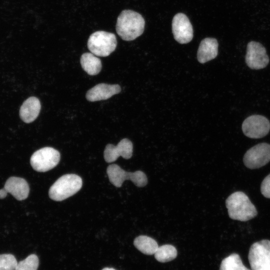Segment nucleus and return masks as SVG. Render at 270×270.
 I'll list each match as a JSON object with an SVG mask.
<instances>
[{
	"label": "nucleus",
	"mask_w": 270,
	"mask_h": 270,
	"mask_svg": "<svg viewBox=\"0 0 270 270\" xmlns=\"http://www.w3.org/2000/svg\"><path fill=\"white\" fill-rule=\"evenodd\" d=\"M41 108L40 100L36 97L31 96L22 104L20 110L21 120L26 123L34 121L38 116Z\"/></svg>",
	"instance_id": "dca6fc26"
},
{
	"label": "nucleus",
	"mask_w": 270,
	"mask_h": 270,
	"mask_svg": "<svg viewBox=\"0 0 270 270\" xmlns=\"http://www.w3.org/2000/svg\"><path fill=\"white\" fill-rule=\"evenodd\" d=\"M154 254L158 262H166L171 261L176 257L177 250L172 245L164 244L158 246Z\"/></svg>",
	"instance_id": "aec40b11"
},
{
	"label": "nucleus",
	"mask_w": 270,
	"mask_h": 270,
	"mask_svg": "<svg viewBox=\"0 0 270 270\" xmlns=\"http://www.w3.org/2000/svg\"><path fill=\"white\" fill-rule=\"evenodd\" d=\"M117 45L114 34L100 30L92 33L88 41V48L90 52L98 56H107L116 49Z\"/></svg>",
	"instance_id": "20e7f679"
},
{
	"label": "nucleus",
	"mask_w": 270,
	"mask_h": 270,
	"mask_svg": "<svg viewBox=\"0 0 270 270\" xmlns=\"http://www.w3.org/2000/svg\"><path fill=\"white\" fill-rule=\"evenodd\" d=\"M270 161V144L260 143L246 151L243 158L246 167L250 169L261 168Z\"/></svg>",
	"instance_id": "6e6552de"
},
{
	"label": "nucleus",
	"mask_w": 270,
	"mask_h": 270,
	"mask_svg": "<svg viewBox=\"0 0 270 270\" xmlns=\"http://www.w3.org/2000/svg\"><path fill=\"white\" fill-rule=\"evenodd\" d=\"M230 218L242 222L251 220L257 215L258 212L248 197L242 192L232 194L226 200Z\"/></svg>",
	"instance_id": "f03ea898"
},
{
	"label": "nucleus",
	"mask_w": 270,
	"mask_h": 270,
	"mask_svg": "<svg viewBox=\"0 0 270 270\" xmlns=\"http://www.w3.org/2000/svg\"><path fill=\"white\" fill-rule=\"evenodd\" d=\"M17 264V260L14 255L0 254V270H15Z\"/></svg>",
	"instance_id": "4be33fe9"
},
{
	"label": "nucleus",
	"mask_w": 270,
	"mask_h": 270,
	"mask_svg": "<svg viewBox=\"0 0 270 270\" xmlns=\"http://www.w3.org/2000/svg\"><path fill=\"white\" fill-rule=\"evenodd\" d=\"M133 146L128 138L122 140L116 146L108 144L104 150V158L107 162L116 161L120 156L125 159L130 158L132 155Z\"/></svg>",
	"instance_id": "f8f14e48"
},
{
	"label": "nucleus",
	"mask_w": 270,
	"mask_h": 270,
	"mask_svg": "<svg viewBox=\"0 0 270 270\" xmlns=\"http://www.w3.org/2000/svg\"><path fill=\"white\" fill-rule=\"evenodd\" d=\"M102 270H116L113 268H106L102 269Z\"/></svg>",
	"instance_id": "393cba45"
},
{
	"label": "nucleus",
	"mask_w": 270,
	"mask_h": 270,
	"mask_svg": "<svg viewBox=\"0 0 270 270\" xmlns=\"http://www.w3.org/2000/svg\"><path fill=\"white\" fill-rule=\"evenodd\" d=\"M242 130L246 136L260 138L266 136L270 130V122L266 117L252 115L248 117L242 124Z\"/></svg>",
	"instance_id": "1a4fd4ad"
},
{
	"label": "nucleus",
	"mask_w": 270,
	"mask_h": 270,
	"mask_svg": "<svg viewBox=\"0 0 270 270\" xmlns=\"http://www.w3.org/2000/svg\"><path fill=\"white\" fill-rule=\"evenodd\" d=\"M144 26V20L140 14L126 10H122L118 18L116 31L123 40L130 41L143 33Z\"/></svg>",
	"instance_id": "f257e3e1"
},
{
	"label": "nucleus",
	"mask_w": 270,
	"mask_h": 270,
	"mask_svg": "<svg viewBox=\"0 0 270 270\" xmlns=\"http://www.w3.org/2000/svg\"><path fill=\"white\" fill-rule=\"evenodd\" d=\"M246 62L252 69L264 68L269 62L265 48L260 42L251 41L247 45Z\"/></svg>",
	"instance_id": "9d476101"
},
{
	"label": "nucleus",
	"mask_w": 270,
	"mask_h": 270,
	"mask_svg": "<svg viewBox=\"0 0 270 270\" xmlns=\"http://www.w3.org/2000/svg\"><path fill=\"white\" fill-rule=\"evenodd\" d=\"M172 31L174 38L180 44L188 43L193 38L192 25L184 14L178 13L174 16L172 21Z\"/></svg>",
	"instance_id": "9b49d317"
},
{
	"label": "nucleus",
	"mask_w": 270,
	"mask_h": 270,
	"mask_svg": "<svg viewBox=\"0 0 270 270\" xmlns=\"http://www.w3.org/2000/svg\"><path fill=\"white\" fill-rule=\"evenodd\" d=\"M220 270H250L242 264L239 254L234 253L224 258Z\"/></svg>",
	"instance_id": "6ab92c4d"
},
{
	"label": "nucleus",
	"mask_w": 270,
	"mask_h": 270,
	"mask_svg": "<svg viewBox=\"0 0 270 270\" xmlns=\"http://www.w3.org/2000/svg\"><path fill=\"white\" fill-rule=\"evenodd\" d=\"M121 90L118 84H99L89 90L86 94V98L90 102L107 100L118 94Z\"/></svg>",
	"instance_id": "ddd939ff"
},
{
	"label": "nucleus",
	"mask_w": 270,
	"mask_h": 270,
	"mask_svg": "<svg viewBox=\"0 0 270 270\" xmlns=\"http://www.w3.org/2000/svg\"><path fill=\"white\" fill-rule=\"evenodd\" d=\"M135 247L142 253L147 255L154 254L158 246L152 238L146 236H140L134 242Z\"/></svg>",
	"instance_id": "a211bd4d"
},
{
	"label": "nucleus",
	"mask_w": 270,
	"mask_h": 270,
	"mask_svg": "<svg viewBox=\"0 0 270 270\" xmlns=\"http://www.w3.org/2000/svg\"><path fill=\"white\" fill-rule=\"evenodd\" d=\"M38 262V258L36 255L32 254L24 260L18 262L15 270H37Z\"/></svg>",
	"instance_id": "412c9836"
},
{
	"label": "nucleus",
	"mask_w": 270,
	"mask_h": 270,
	"mask_svg": "<svg viewBox=\"0 0 270 270\" xmlns=\"http://www.w3.org/2000/svg\"><path fill=\"white\" fill-rule=\"evenodd\" d=\"M248 258L252 270H270V240H262L254 243Z\"/></svg>",
	"instance_id": "423d86ee"
},
{
	"label": "nucleus",
	"mask_w": 270,
	"mask_h": 270,
	"mask_svg": "<svg viewBox=\"0 0 270 270\" xmlns=\"http://www.w3.org/2000/svg\"><path fill=\"white\" fill-rule=\"evenodd\" d=\"M80 62L83 70L89 75H96L102 70L100 60L92 52L83 54L81 56Z\"/></svg>",
	"instance_id": "f3484780"
},
{
	"label": "nucleus",
	"mask_w": 270,
	"mask_h": 270,
	"mask_svg": "<svg viewBox=\"0 0 270 270\" xmlns=\"http://www.w3.org/2000/svg\"><path fill=\"white\" fill-rule=\"evenodd\" d=\"M60 158L58 151L51 147H44L32 154L30 163L35 170L46 172L56 166L60 162Z\"/></svg>",
	"instance_id": "0eeeda50"
},
{
	"label": "nucleus",
	"mask_w": 270,
	"mask_h": 270,
	"mask_svg": "<svg viewBox=\"0 0 270 270\" xmlns=\"http://www.w3.org/2000/svg\"><path fill=\"white\" fill-rule=\"evenodd\" d=\"M218 42L214 38H207L202 40L197 54L198 61L204 64L214 59L218 54Z\"/></svg>",
	"instance_id": "2eb2a0df"
},
{
	"label": "nucleus",
	"mask_w": 270,
	"mask_h": 270,
	"mask_svg": "<svg viewBox=\"0 0 270 270\" xmlns=\"http://www.w3.org/2000/svg\"><path fill=\"white\" fill-rule=\"evenodd\" d=\"M4 188L16 200L26 199L29 194L30 188L27 182L24 178L11 176L6 181Z\"/></svg>",
	"instance_id": "4468645a"
},
{
	"label": "nucleus",
	"mask_w": 270,
	"mask_h": 270,
	"mask_svg": "<svg viewBox=\"0 0 270 270\" xmlns=\"http://www.w3.org/2000/svg\"><path fill=\"white\" fill-rule=\"evenodd\" d=\"M106 172L110 182L118 188L120 187L126 180H131L138 187H144L148 183L146 176L143 172H128L116 164L108 166Z\"/></svg>",
	"instance_id": "39448f33"
},
{
	"label": "nucleus",
	"mask_w": 270,
	"mask_h": 270,
	"mask_svg": "<svg viewBox=\"0 0 270 270\" xmlns=\"http://www.w3.org/2000/svg\"><path fill=\"white\" fill-rule=\"evenodd\" d=\"M82 178L76 174L60 176L50 186V198L55 201L63 200L76 194L82 186Z\"/></svg>",
	"instance_id": "7ed1b4c3"
},
{
	"label": "nucleus",
	"mask_w": 270,
	"mask_h": 270,
	"mask_svg": "<svg viewBox=\"0 0 270 270\" xmlns=\"http://www.w3.org/2000/svg\"><path fill=\"white\" fill-rule=\"evenodd\" d=\"M260 190L262 194L264 197L270 198V174L262 180Z\"/></svg>",
	"instance_id": "5701e85b"
},
{
	"label": "nucleus",
	"mask_w": 270,
	"mask_h": 270,
	"mask_svg": "<svg viewBox=\"0 0 270 270\" xmlns=\"http://www.w3.org/2000/svg\"><path fill=\"white\" fill-rule=\"evenodd\" d=\"M7 192L3 188L0 190V198H4L7 195Z\"/></svg>",
	"instance_id": "b1692460"
}]
</instances>
